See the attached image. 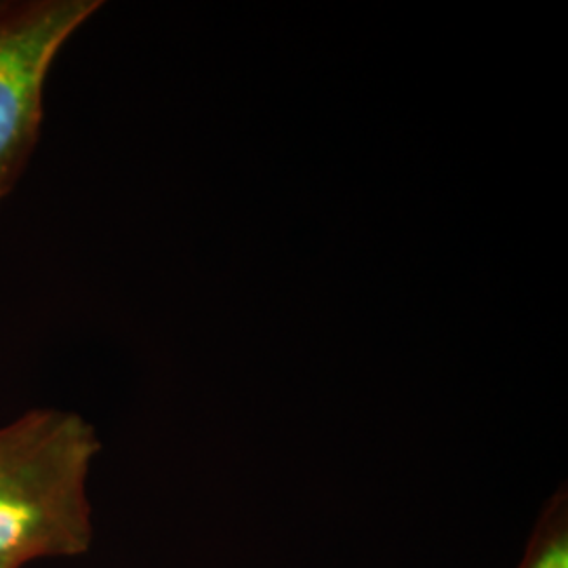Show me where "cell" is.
<instances>
[{"instance_id":"277c9868","label":"cell","mask_w":568,"mask_h":568,"mask_svg":"<svg viewBox=\"0 0 568 568\" xmlns=\"http://www.w3.org/2000/svg\"><path fill=\"white\" fill-rule=\"evenodd\" d=\"M0 568H21L16 565V562H11V560H4V558H0Z\"/></svg>"},{"instance_id":"6da1fadb","label":"cell","mask_w":568,"mask_h":568,"mask_svg":"<svg viewBox=\"0 0 568 568\" xmlns=\"http://www.w3.org/2000/svg\"><path fill=\"white\" fill-rule=\"evenodd\" d=\"M93 427L60 408H32L0 426V558L23 567L91 549Z\"/></svg>"},{"instance_id":"7a4b0ae2","label":"cell","mask_w":568,"mask_h":568,"mask_svg":"<svg viewBox=\"0 0 568 568\" xmlns=\"http://www.w3.org/2000/svg\"><path fill=\"white\" fill-rule=\"evenodd\" d=\"M93 9L87 0H0V203L39 143L53 61Z\"/></svg>"},{"instance_id":"3957f363","label":"cell","mask_w":568,"mask_h":568,"mask_svg":"<svg viewBox=\"0 0 568 568\" xmlns=\"http://www.w3.org/2000/svg\"><path fill=\"white\" fill-rule=\"evenodd\" d=\"M518 568H568L567 493H558L539 514Z\"/></svg>"}]
</instances>
